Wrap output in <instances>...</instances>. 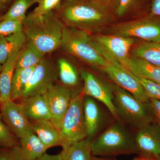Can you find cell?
Masks as SVG:
<instances>
[{
    "instance_id": "4",
    "label": "cell",
    "mask_w": 160,
    "mask_h": 160,
    "mask_svg": "<svg viewBox=\"0 0 160 160\" xmlns=\"http://www.w3.org/2000/svg\"><path fill=\"white\" fill-rule=\"evenodd\" d=\"M61 47L89 66L102 69L108 65L95 45L91 34L87 32L65 26Z\"/></svg>"
},
{
    "instance_id": "15",
    "label": "cell",
    "mask_w": 160,
    "mask_h": 160,
    "mask_svg": "<svg viewBox=\"0 0 160 160\" xmlns=\"http://www.w3.org/2000/svg\"><path fill=\"white\" fill-rule=\"evenodd\" d=\"M21 106L30 122L50 120L49 105L45 95H36L22 100Z\"/></svg>"
},
{
    "instance_id": "35",
    "label": "cell",
    "mask_w": 160,
    "mask_h": 160,
    "mask_svg": "<svg viewBox=\"0 0 160 160\" xmlns=\"http://www.w3.org/2000/svg\"><path fill=\"white\" fill-rule=\"evenodd\" d=\"M149 102L153 112L154 120L156 122L157 125L160 128V101L150 99Z\"/></svg>"
},
{
    "instance_id": "5",
    "label": "cell",
    "mask_w": 160,
    "mask_h": 160,
    "mask_svg": "<svg viewBox=\"0 0 160 160\" xmlns=\"http://www.w3.org/2000/svg\"><path fill=\"white\" fill-rule=\"evenodd\" d=\"M92 156L138 153L135 139L120 123L111 125L95 139L90 141Z\"/></svg>"
},
{
    "instance_id": "48",
    "label": "cell",
    "mask_w": 160,
    "mask_h": 160,
    "mask_svg": "<svg viewBox=\"0 0 160 160\" xmlns=\"http://www.w3.org/2000/svg\"><path fill=\"white\" fill-rule=\"evenodd\" d=\"M65 1H69V0H65Z\"/></svg>"
},
{
    "instance_id": "8",
    "label": "cell",
    "mask_w": 160,
    "mask_h": 160,
    "mask_svg": "<svg viewBox=\"0 0 160 160\" xmlns=\"http://www.w3.org/2000/svg\"><path fill=\"white\" fill-rule=\"evenodd\" d=\"M95 45L107 61H114L127 68L130 52L135 40L114 34L96 33L91 34Z\"/></svg>"
},
{
    "instance_id": "39",
    "label": "cell",
    "mask_w": 160,
    "mask_h": 160,
    "mask_svg": "<svg viewBox=\"0 0 160 160\" xmlns=\"http://www.w3.org/2000/svg\"><path fill=\"white\" fill-rule=\"evenodd\" d=\"M12 0H0V4L5 6V4L9 3Z\"/></svg>"
},
{
    "instance_id": "16",
    "label": "cell",
    "mask_w": 160,
    "mask_h": 160,
    "mask_svg": "<svg viewBox=\"0 0 160 160\" xmlns=\"http://www.w3.org/2000/svg\"><path fill=\"white\" fill-rule=\"evenodd\" d=\"M17 149L22 160H37L47 150L33 131L29 132L19 139Z\"/></svg>"
},
{
    "instance_id": "42",
    "label": "cell",
    "mask_w": 160,
    "mask_h": 160,
    "mask_svg": "<svg viewBox=\"0 0 160 160\" xmlns=\"http://www.w3.org/2000/svg\"><path fill=\"white\" fill-rule=\"evenodd\" d=\"M5 5H2V4H0V11L2 10L3 9L5 8Z\"/></svg>"
},
{
    "instance_id": "28",
    "label": "cell",
    "mask_w": 160,
    "mask_h": 160,
    "mask_svg": "<svg viewBox=\"0 0 160 160\" xmlns=\"http://www.w3.org/2000/svg\"><path fill=\"white\" fill-rule=\"evenodd\" d=\"M18 144L15 136L3 121L0 113V146L5 149H10Z\"/></svg>"
},
{
    "instance_id": "32",
    "label": "cell",
    "mask_w": 160,
    "mask_h": 160,
    "mask_svg": "<svg viewBox=\"0 0 160 160\" xmlns=\"http://www.w3.org/2000/svg\"><path fill=\"white\" fill-rule=\"evenodd\" d=\"M141 0H118L114 13L119 17L131 11Z\"/></svg>"
},
{
    "instance_id": "6",
    "label": "cell",
    "mask_w": 160,
    "mask_h": 160,
    "mask_svg": "<svg viewBox=\"0 0 160 160\" xmlns=\"http://www.w3.org/2000/svg\"><path fill=\"white\" fill-rule=\"evenodd\" d=\"M82 92L72 96L68 110L64 115L58 131L60 146L65 151L69 147L86 139L87 133L83 115Z\"/></svg>"
},
{
    "instance_id": "3",
    "label": "cell",
    "mask_w": 160,
    "mask_h": 160,
    "mask_svg": "<svg viewBox=\"0 0 160 160\" xmlns=\"http://www.w3.org/2000/svg\"><path fill=\"white\" fill-rule=\"evenodd\" d=\"M111 88L118 118L138 130L153 122L154 116L150 102H140L117 85H113Z\"/></svg>"
},
{
    "instance_id": "31",
    "label": "cell",
    "mask_w": 160,
    "mask_h": 160,
    "mask_svg": "<svg viewBox=\"0 0 160 160\" xmlns=\"http://www.w3.org/2000/svg\"><path fill=\"white\" fill-rule=\"evenodd\" d=\"M63 0H41L31 12L36 15H42L53 11L60 6Z\"/></svg>"
},
{
    "instance_id": "34",
    "label": "cell",
    "mask_w": 160,
    "mask_h": 160,
    "mask_svg": "<svg viewBox=\"0 0 160 160\" xmlns=\"http://www.w3.org/2000/svg\"><path fill=\"white\" fill-rule=\"evenodd\" d=\"M102 9L111 13H114L118 0H90Z\"/></svg>"
},
{
    "instance_id": "43",
    "label": "cell",
    "mask_w": 160,
    "mask_h": 160,
    "mask_svg": "<svg viewBox=\"0 0 160 160\" xmlns=\"http://www.w3.org/2000/svg\"><path fill=\"white\" fill-rule=\"evenodd\" d=\"M2 94H1V90H0V103H2Z\"/></svg>"
},
{
    "instance_id": "13",
    "label": "cell",
    "mask_w": 160,
    "mask_h": 160,
    "mask_svg": "<svg viewBox=\"0 0 160 160\" xmlns=\"http://www.w3.org/2000/svg\"><path fill=\"white\" fill-rule=\"evenodd\" d=\"M1 114L3 121L17 138H21L32 131L31 122L26 117L21 103L9 100L2 103Z\"/></svg>"
},
{
    "instance_id": "46",
    "label": "cell",
    "mask_w": 160,
    "mask_h": 160,
    "mask_svg": "<svg viewBox=\"0 0 160 160\" xmlns=\"http://www.w3.org/2000/svg\"><path fill=\"white\" fill-rule=\"evenodd\" d=\"M0 21H1V17H0Z\"/></svg>"
},
{
    "instance_id": "20",
    "label": "cell",
    "mask_w": 160,
    "mask_h": 160,
    "mask_svg": "<svg viewBox=\"0 0 160 160\" xmlns=\"http://www.w3.org/2000/svg\"><path fill=\"white\" fill-rule=\"evenodd\" d=\"M21 51V50L15 52L3 64L2 71L0 72V90L2 103L11 100L12 81L15 70L17 61Z\"/></svg>"
},
{
    "instance_id": "40",
    "label": "cell",
    "mask_w": 160,
    "mask_h": 160,
    "mask_svg": "<svg viewBox=\"0 0 160 160\" xmlns=\"http://www.w3.org/2000/svg\"><path fill=\"white\" fill-rule=\"evenodd\" d=\"M133 160H145V159H144V158L140 156L139 157L135 158Z\"/></svg>"
},
{
    "instance_id": "27",
    "label": "cell",
    "mask_w": 160,
    "mask_h": 160,
    "mask_svg": "<svg viewBox=\"0 0 160 160\" xmlns=\"http://www.w3.org/2000/svg\"><path fill=\"white\" fill-rule=\"evenodd\" d=\"M41 0H15L9 10L1 17V20L12 19L24 21L26 16V12L35 4H38Z\"/></svg>"
},
{
    "instance_id": "26",
    "label": "cell",
    "mask_w": 160,
    "mask_h": 160,
    "mask_svg": "<svg viewBox=\"0 0 160 160\" xmlns=\"http://www.w3.org/2000/svg\"><path fill=\"white\" fill-rule=\"evenodd\" d=\"M63 152V160H91L92 157L90 141L86 139L69 147Z\"/></svg>"
},
{
    "instance_id": "38",
    "label": "cell",
    "mask_w": 160,
    "mask_h": 160,
    "mask_svg": "<svg viewBox=\"0 0 160 160\" xmlns=\"http://www.w3.org/2000/svg\"><path fill=\"white\" fill-rule=\"evenodd\" d=\"M91 160H114L112 159H109L103 158H100L98 157L92 156Z\"/></svg>"
},
{
    "instance_id": "29",
    "label": "cell",
    "mask_w": 160,
    "mask_h": 160,
    "mask_svg": "<svg viewBox=\"0 0 160 160\" xmlns=\"http://www.w3.org/2000/svg\"><path fill=\"white\" fill-rule=\"evenodd\" d=\"M24 21L12 19L0 21V37L8 36L23 31Z\"/></svg>"
},
{
    "instance_id": "11",
    "label": "cell",
    "mask_w": 160,
    "mask_h": 160,
    "mask_svg": "<svg viewBox=\"0 0 160 160\" xmlns=\"http://www.w3.org/2000/svg\"><path fill=\"white\" fill-rule=\"evenodd\" d=\"M84 86L82 92L85 96L90 97L102 103L114 117L118 118L113 103V95L111 88L106 86L94 74L86 69L80 72Z\"/></svg>"
},
{
    "instance_id": "2",
    "label": "cell",
    "mask_w": 160,
    "mask_h": 160,
    "mask_svg": "<svg viewBox=\"0 0 160 160\" xmlns=\"http://www.w3.org/2000/svg\"><path fill=\"white\" fill-rule=\"evenodd\" d=\"M64 27L53 11L42 15H26L23 31L27 41L46 55L61 47Z\"/></svg>"
},
{
    "instance_id": "30",
    "label": "cell",
    "mask_w": 160,
    "mask_h": 160,
    "mask_svg": "<svg viewBox=\"0 0 160 160\" xmlns=\"http://www.w3.org/2000/svg\"><path fill=\"white\" fill-rule=\"evenodd\" d=\"M149 99L160 101V84L150 80L138 78Z\"/></svg>"
},
{
    "instance_id": "17",
    "label": "cell",
    "mask_w": 160,
    "mask_h": 160,
    "mask_svg": "<svg viewBox=\"0 0 160 160\" xmlns=\"http://www.w3.org/2000/svg\"><path fill=\"white\" fill-rule=\"evenodd\" d=\"M83 115L87 133V139L90 140L97 133L102 122V113L98 105L94 99L84 97Z\"/></svg>"
},
{
    "instance_id": "22",
    "label": "cell",
    "mask_w": 160,
    "mask_h": 160,
    "mask_svg": "<svg viewBox=\"0 0 160 160\" xmlns=\"http://www.w3.org/2000/svg\"><path fill=\"white\" fill-rule=\"evenodd\" d=\"M45 56L32 43L26 41L18 58L16 69L35 67L43 59Z\"/></svg>"
},
{
    "instance_id": "37",
    "label": "cell",
    "mask_w": 160,
    "mask_h": 160,
    "mask_svg": "<svg viewBox=\"0 0 160 160\" xmlns=\"http://www.w3.org/2000/svg\"><path fill=\"white\" fill-rule=\"evenodd\" d=\"M63 154L62 152L61 153L56 155L49 154L46 152L37 160H63Z\"/></svg>"
},
{
    "instance_id": "18",
    "label": "cell",
    "mask_w": 160,
    "mask_h": 160,
    "mask_svg": "<svg viewBox=\"0 0 160 160\" xmlns=\"http://www.w3.org/2000/svg\"><path fill=\"white\" fill-rule=\"evenodd\" d=\"M126 69L138 78L160 84V66L131 55Z\"/></svg>"
},
{
    "instance_id": "19",
    "label": "cell",
    "mask_w": 160,
    "mask_h": 160,
    "mask_svg": "<svg viewBox=\"0 0 160 160\" xmlns=\"http://www.w3.org/2000/svg\"><path fill=\"white\" fill-rule=\"evenodd\" d=\"M35 134L47 149L60 146L58 131L50 120H42L31 122Z\"/></svg>"
},
{
    "instance_id": "7",
    "label": "cell",
    "mask_w": 160,
    "mask_h": 160,
    "mask_svg": "<svg viewBox=\"0 0 160 160\" xmlns=\"http://www.w3.org/2000/svg\"><path fill=\"white\" fill-rule=\"evenodd\" d=\"M109 32L145 42H160V18L149 14L138 19L118 23L112 26Z\"/></svg>"
},
{
    "instance_id": "25",
    "label": "cell",
    "mask_w": 160,
    "mask_h": 160,
    "mask_svg": "<svg viewBox=\"0 0 160 160\" xmlns=\"http://www.w3.org/2000/svg\"><path fill=\"white\" fill-rule=\"evenodd\" d=\"M34 67L15 69L12 81L11 100L14 101L21 98Z\"/></svg>"
},
{
    "instance_id": "9",
    "label": "cell",
    "mask_w": 160,
    "mask_h": 160,
    "mask_svg": "<svg viewBox=\"0 0 160 160\" xmlns=\"http://www.w3.org/2000/svg\"><path fill=\"white\" fill-rule=\"evenodd\" d=\"M57 79V72L54 64L44 58L35 66L20 99L45 94L55 84Z\"/></svg>"
},
{
    "instance_id": "44",
    "label": "cell",
    "mask_w": 160,
    "mask_h": 160,
    "mask_svg": "<svg viewBox=\"0 0 160 160\" xmlns=\"http://www.w3.org/2000/svg\"><path fill=\"white\" fill-rule=\"evenodd\" d=\"M2 65L0 63V72L2 71Z\"/></svg>"
},
{
    "instance_id": "36",
    "label": "cell",
    "mask_w": 160,
    "mask_h": 160,
    "mask_svg": "<svg viewBox=\"0 0 160 160\" xmlns=\"http://www.w3.org/2000/svg\"><path fill=\"white\" fill-rule=\"evenodd\" d=\"M149 14L160 18V0H152Z\"/></svg>"
},
{
    "instance_id": "24",
    "label": "cell",
    "mask_w": 160,
    "mask_h": 160,
    "mask_svg": "<svg viewBox=\"0 0 160 160\" xmlns=\"http://www.w3.org/2000/svg\"><path fill=\"white\" fill-rule=\"evenodd\" d=\"M58 74L63 86L73 87L79 82V75L74 66L66 59L61 58L58 62Z\"/></svg>"
},
{
    "instance_id": "45",
    "label": "cell",
    "mask_w": 160,
    "mask_h": 160,
    "mask_svg": "<svg viewBox=\"0 0 160 160\" xmlns=\"http://www.w3.org/2000/svg\"><path fill=\"white\" fill-rule=\"evenodd\" d=\"M83 1H89V0H83Z\"/></svg>"
},
{
    "instance_id": "33",
    "label": "cell",
    "mask_w": 160,
    "mask_h": 160,
    "mask_svg": "<svg viewBox=\"0 0 160 160\" xmlns=\"http://www.w3.org/2000/svg\"><path fill=\"white\" fill-rule=\"evenodd\" d=\"M0 160H22L16 146L10 149H0Z\"/></svg>"
},
{
    "instance_id": "1",
    "label": "cell",
    "mask_w": 160,
    "mask_h": 160,
    "mask_svg": "<svg viewBox=\"0 0 160 160\" xmlns=\"http://www.w3.org/2000/svg\"><path fill=\"white\" fill-rule=\"evenodd\" d=\"M56 14L64 26L83 30L90 34L96 33L109 24L112 14L102 9L90 0H69L60 4Z\"/></svg>"
},
{
    "instance_id": "41",
    "label": "cell",
    "mask_w": 160,
    "mask_h": 160,
    "mask_svg": "<svg viewBox=\"0 0 160 160\" xmlns=\"http://www.w3.org/2000/svg\"><path fill=\"white\" fill-rule=\"evenodd\" d=\"M144 159L145 160H159L158 159L153 158H144Z\"/></svg>"
},
{
    "instance_id": "12",
    "label": "cell",
    "mask_w": 160,
    "mask_h": 160,
    "mask_svg": "<svg viewBox=\"0 0 160 160\" xmlns=\"http://www.w3.org/2000/svg\"><path fill=\"white\" fill-rule=\"evenodd\" d=\"M44 95L49 105L50 121L58 130L71 102V92L66 86L55 84Z\"/></svg>"
},
{
    "instance_id": "14",
    "label": "cell",
    "mask_w": 160,
    "mask_h": 160,
    "mask_svg": "<svg viewBox=\"0 0 160 160\" xmlns=\"http://www.w3.org/2000/svg\"><path fill=\"white\" fill-rule=\"evenodd\" d=\"M138 154L144 158L160 157V128L153 122L139 130L135 137Z\"/></svg>"
},
{
    "instance_id": "23",
    "label": "cell",
    "mask_w": 160,
    "mask_h": 160,
    "mask_svg": "<svg viewBox=\"0 0 160 160\" xmlns=\"http://www.w3.org/2000/svg\"><path fill=\"white\" fill-rule=\"evenodd\" d=\"M131 55L160 66V42L141 43L132 49Z\"/></svg>"
},
{
    "instance_id": "21",
    "label": "cell",
    "mask_w": 160,
    "mask_h": 160,
    "mask_svg": "<svg viewBox=\"0 0 160 160\" xmlns=\"http://www.w3.org/2000/svg\"><path fill=\"white\" fill-rule=\"evenodd\" d=\"M27 39L23 31L0 37V63L3 65L15 52L22 50Z\"/></svg>"
},
{
    "instance_id": "10",
    "label": "cell",
    "mask_w": 160,
    "mask_h": 160,
    "mask_svg": "<svg viewBox=\"0 0 160 160\" xmlns=\"http://www.w3.org/2000/svg\"><path fill=\"white\" fill-rule=\"evenodd\" d=\"M107 62L108 65L101 69L116 85L131 93L140 102H149V98L137 77L117 62Z\"/></svg>"
},
{
    "instance_id": "47",
    "label": "cell",
    "mask_w": 160,
    "mask_h": 160,
    "mask_svg": "<svg viewBox=\"0 0 160 160\" xmlns=\"http://www.w3.org/2000/svg\"><path fill=\"white\" fill-rule=\"evenodd\" d=\"M158 160H160V158H159Z\"/></svg>"
}]
</instances>
